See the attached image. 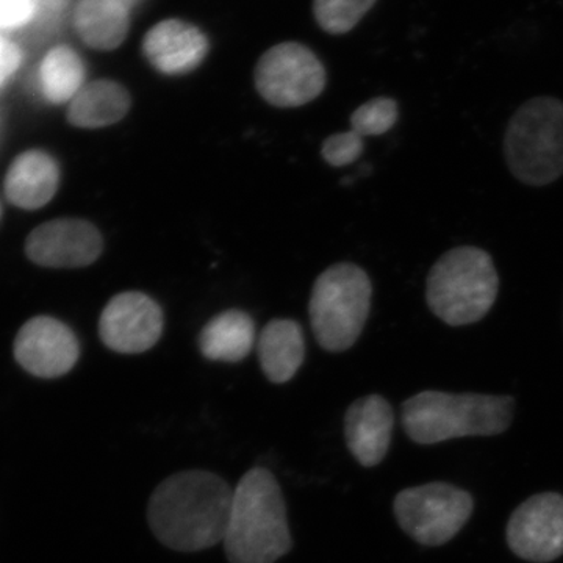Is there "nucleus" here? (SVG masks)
<instances>
[{
  "mask_svg": "<svg viewBox=\"0 0 563 563\" xmlns=\"http://www.w3.org/2000/svg\"><path fill=\"white\" fill-rule=\"evenodd\" d=\"M233 488L218 474L190 470L173 474L152 493L151 531L180 553L209 550L224 540Z\"/></svg>",
  "mask_w": 563,
  "mask_h": 563,
  "instance_id": "obj_1",
  "label": "nucleus"
},
{
  "mask_svg": "<svg viewBox=\"0 0 563 563\" xmlns=\"http://www.w3.org/2000/svg\"><path fill=\"white\" fill-rule=\"evenodd\" d=\"M231 563H276L290 553L287 507L276 477L266 468H252L233 488L224 540Z\"/></svg>",
  "mask_w": 563,
  "mask_h": 563,
  "instance_id": "obj_2",
  "label": "nucleus"
},
{
  "mask_svg": "<svg viewBox=\"0 0 563 563\" xmlns=\"http://www.w3.org/2000/svg\"><path fill=\"white\" fill-rule=\"evenodd\" d=\"M512 396L426 390L402 406V426L415 443L435 444L462 437H492L512 424Z\"/></svg>",
  "mask_w": 563,
  "mask_h": 563,
  "instance_id": "obj_3",
  "label": "nucleus"
},
{
  "mask_svg": "<svg viewBox=\"0 0 563 563\" xmlns=\"http://www.w3.org/2000/svg\"><path fill=\"white\" fill-rule=\"evenodd\" d=\"M499 274L487 251L457 246L444 252L426 279V302L451 328L483 321L495 306Z\"/></svg>",
  "mask_w": 563,
  "mask_h": 563,
  "instance_id": "obj_4",
  "label": "nucleus"
},
{
  "mask_svg": "<svg viewBox=\"0 0 563 563\" xmlns=\"http://www.w3.org/2000/svg\"><path fill=\"white\" fill-rule=\"evenodd\" d=\"M504 158L515 179L547 187L563 176V101L551 96L529 99L507 124Z\"/></svg>",
  "mask_w": 563,
  "mask_h": 563,
  "instance_id": "obj_5",
  "label": "nucleus"
},
{
  "mask_svg": "<svg viewBox=\"0 0 563 563\" xmlns=\"http://www.w3.org/2000/svg\"><path fill=\"white\" fill-rule=\"evenodd\" d=\"M372 296L368 274L352 263H336L318 277L309 313L321 347L342 352L354 346L372 309Z\"/></svg>",
  "mask_w": 563,
  "mask_h": 563,
  "instance_id": "obj_6",
  "label": "nucleus"
},
{
  "mask_svg": "<svg viewBox=\"0 0 563 563\" xmlns=\"http://www.w3.org/2000/svg\"><path fill=\"white\" fill-rule=\"evenodd\" d=\"M396 520L407 536L424 547H442L468 523L473 496L455 485L432 483L406 488L393 504Z\"/></svg>",
  "mask_w": 563,
  "mask_h": 563,
  "instance_id": "obj_7",
  "label": "nucleus"
},
{
  "mask_svg": "<svg viewBox=\"0 0 563 563\" xmlns=\"http://www.w3.org/2000/svg\"><path fill=\"white\" fill-rule=\"evenodd\" d=\"M320 58L299 43H282L266 51L255 66V87L266 102L280 109L306 106L324 90Z\"/></svg>",
  "mask_w": 563,
  "mask_h": 563,
  "instance_id": "obj_8",
  "label": "nucleus"
},
{
  "mask_svg": "<svg viewBox=\"0 0 563 563\" xmlns=\"http://www.w3.org/2000/svg\"><path fill=\"white\" fill-rule=\"evenodd\" d=\"M507 543L518 558L553 562L563 554V496L547 492L531 496L515 509L507 523Z\"/></svg>",
  "mask_w": 563,
  "mask_h": 563,
  "instance_id": "obj_9",
  "label": "nucleus"
},
{
  "mask_svg": "<svg viewBox=\"0 0 563 563\" xmlns=\"http://www.w3.org/2000/svg\"><path fill=\"white\" fill-rule=\"evenodd\" d=\"M161 306L140 291H125L107 303L99 321V335L111 351L141 354L161 340Z\"/></svg>",
  "mask_w": 563,
  "mask_h": 563,
  "instance_id": "obj_10",
  "label": "nucleus"
},
{
  "mask_svg": "<svg viewBox=\"0 0 563 563\" xmlns=\"http://www.w3.org/2000/svg\"><path fill=\"white\" fill-rule=\"evenodd\" d=\"M76 335L63 322L36 317L22 325L14 340V357L25 372L43 379L65 376L79 361Z\"/></svg>",
  "mask_w": 563,
  "mask_h": 563,
  "instance_id": "obj_11",
  "label": "nucleus"
},
{
  "mask_svg": "<svg viewBox=\"0 0 563 563\" xmlns=\"http://www.w3.org/2000/svg\"><path fill=\"white\" fill-rule=\"evenodd\" d=\"M29 258L49 268H81L98 261L102 236L91 222L57 220L40 225L25 243Z\"/></svg>",
  "mask_w": 563,
  "mask_h": 563,
  "instance_id": "obj_12",
  "label": "nucleus"
},
{
  "mask_svg": "<svg viewBox=\"0 0 563 563\" xmlns=\"http://www.w3.org/2000/svg\"><path fill=\"white\" fill-rule=\"evenodd\" d=\"M209 47L201 29L180 20L158 22L143 40L144 57L165 76L191 73L209 54Z\"/></svg>",
  "mask_w": 563,
  "mask_h": 563,
  "instance_id": "obj_13",
  "label": "nucleus"
},
{
  "mask_svg": "<svg viewBox=\"0 0 563 563\" xmlns=\"http://www.w3.org/2000/svg\"><path fill=\"white\" fill-rule=\"evenodd\" d=\"M395 413L390 402L369 395L351 404L344 417V437L355 461L366 468L379 465L390 448Z\"/></svg>",
  "mask_w": 563,
  "mask_h": 563,
  "instance_id": "obj_14",
  "label": "nucleus"
},
{
  "mask_svg": "<svg viewBox=\"0 0 563 563\" xmlns=\"http://www.w3.org/2000/svg\"><path fill=\"white\" fill-rule=\"evenodd\" d=\"M70 25L77 38L92 51L118 49L131 29V10L120 0H76Z\"/></svg>",
  "mask_w": 563,
  "mask_h": 563,
  "instance_id": "obj_15",
  "label": "nucleus"
},
{
  "mask_svg": "<svg viewBox=\"0 0 563 563\" xmlns=\"http://www.w3.org/2000/svg\"><path fill=\"white\" fill-rule=\"evenodd\" d=\"M58 180L60 172L51 155L41 151L24 152L7 173L5 195L21 209H40L54 198Z\"/></svg>",
  "mask_w": 563,
  "mask_h": 563,
  "instance_id": "obj_16",
  "label": "nucleus"
},
{
  "mask_svg": "<svg viewBox=\"0 0 563 563\" xmlns=\"http://www.w3.org/2000/svg\"><path fill=\"white\" fill-rule=\"evenodd\" d=\"M257 354L263 373L272 383H288L306 355L301 325L292 320L269 321L258 339Z\"/></svg>",
  "mask_w": 563,
  "mask_h": 563,
  "instance_id": "obj_17",
  "label": "nucleus"
},
{
  "mask_svg": "<svg viewBox=\"0 0 563 563\" xmlns=\"http://www.w3.org/2000/svg\"><path fill=\"white\" fill-rule=\"evenodd\" d=\"M131 106V95L118 81L92 80L69 102L68 121L80 129L107 128L120 122Z\"/></svg>",
  "mask_w": 563,
  "mask_h": 563,
  "instance_id": "obj_18",
  "label": "nucleus"
},
{
  "mask_svg": "<svg viewBox=\"0 0 563 563\" xmlns=\"http://www.w3.org/2000/svg\"><path fill=\"white\" fill-rule=\"evenodd\" d=\"M255 343L254 320L243 310H225L199 333V350L213 362L236 363L247 357Z\"/></svg>",
  "mask_w": 563,
  "mask_h": 563,
  "instance_id": "obj_19",
  "label": "nucleus"
},
{
  "mask_svg": "<svg viewBox=\"0 0 563 563\" xmlns=\"http://www.w3.org/2000/svg\"><path fill=\"white\" fill-rule=\"evenodd\" d=\"M87 68L79 52L69 44H55L41 58L38 87L41 95L54 106L70 102L84 88Z\"/></svg>",
  "mask_w": 563,
  "mask_h": 563,
  "instance_id": "obj_20",
  "label": "nucleus"
},
{
  "mask_svg": "<svg viewBox=\"0 0 563 563\" xmlns=\"http://www.w3.org/2000/svg\"><path fill=\"white\" fill-rule=\"evenodd\" d=\"M376 0H314L313 13L322 31L342 35L352 31Z\"/></svg>",
  "mask_w": 563,
  "mask_h": 563,
  "instance_id": "obj_21",
  "label": "nucleus"
},
{
  "mask_svg": "<svg viewBox=\"0 0 563 563\" xmlns=\"http://www.w3.org/2000/svg\"><path fill=\"white\" fill-rule=\"evenodd\" d=\"M399 117L398 103L391 98H376L352 113V131L363 136L384 135L391 131Z\"/></svg>",
  "mask_w": 563,
  "mask_h": 563,
  "instance_id": "obj_22",
  "label": "nucleus"
},
{
  "mask_svg": "<svg viewBox=\"0 0 563 563\" xmlns=\"http://www.w3.org/2000/svg\"><path fill=\"white\" fill-rule=\"evenodd\" d=\"M363 146V136L354 131L335 133L322 143L321 154L329 165L342 168L361 157Z\"/></svg>",
  "mask_w": 563,
  "mask_h": 563,
  "instance_id": "obj_23",
  "label": "nucleus"
},
{
  "mask_svg": "<svg viewBox=\"0 0 563 563\" xmlns=\"http://www.w3.org/2000/svg\"><path fill=\"white\" fill-rule=\"evenodd\" d=\"M38 13L40 0H0V33L24 31Z\"/></svg>",
  "mask_w": 563,
  "mask_h": 563,
  "instance_id": "obj_24",
  "label": "nucleus"
},
{
  "mask_svg": "<svg viewBox=\"0 0 563 563\" xmlns=\"http://www.w3.org/2000/svg\"><path fill=\"white\" fill-rule=\"evenodd\" d=\"M22 62H24V54L20 44L0 33V88L5 87L16 76Z\"/></svg>",
  "mask_w": 563,
  "mask_h": 563,
  "instance_id": "obj_25",
  "label": "nucleus"
},
{
  "mask_svg": "<svg viewBox=\"0 0 563 563\" xmlns=\"http://www.w3.org/2000/svg\"><path fill=\"white\" fill-rule=\"evenodd\" d=\"M120 2L124 3V5L132 11L133 9H136L143 0H120Z\"/></svg>",
  "mask_w": 563,
  "mask_h": 563,
  "instance_id": "obj_26",
  "label": "nucleus"
}]
</instances>
